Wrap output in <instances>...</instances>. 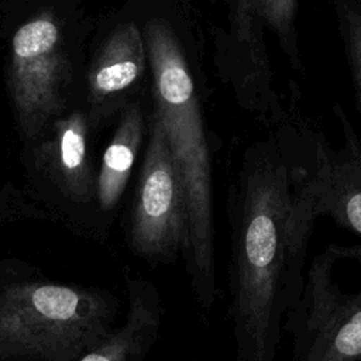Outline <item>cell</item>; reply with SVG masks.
Masks as SVG:
<instances>
[{"label":"cell","mask_w":361,"mask_h":361,"mask_svg":"<svg viewBox=\"0 0 361 361\" xmlns=\"http://www.w3.org/2000/svg\"><path fill=\"white\" fill-rule=\"evenodd\" d=\"M234 361H275L319 213L317 131L293 120L251 144L228 188Z\"/></svg>","instance_id":"cell-1"},{"label":"cell","mask_w":361,"mask_h":361,"mask_svg":"<svg viewBox=\"0 0 361 361\" xmlns=\"http://www.w3.org/2000/svg\"><path fill=\"white\" fill-rule=\"evenodd\" d=\"M118 307L107 289L0 258V361H72L113 331Z\"/></svg>","instance_id":"cell-2"},{"label":"cell","mask_w":361,"mask_h":361,"mask_svg":"<svg viewBox=\"0 0 361 361\" xmlns=\"http://www.w3.org/2000/svg\"><path fill=\"white\" fill-rule=\"evenodd\" d=\"M147 47L154 75V117L164 128L186 197L188 244L182 257L192 290L207 296L217 290L213 171L199 97L178 41L165 24H148Z\"/></svg>","instance_id":"cell-3"},{"label":"cell","mask_w":361,"mask_h":361,"mask_svg":"<svg viewBox=\"0 0 361 361\" xmlns=\"http://www.w3.org/2000/svg\"><path fill=\"white\" fill-rule=\"evenodd\" d=\"M285 334L293 361H361L360 244H330L310 261Z\"/></svg>","instance_id":"cell-4"},{"label":"cell","mask_w":361,"mask_h":361,"mask_svg":"<svg viewBox=\"0 0 361 361\" xmlns=\"http://www.w3.org/2000/svg\"><path fill=\"white\" fill-rule=\"evenodd\" d=\"M87 130L80 111L55 120L51 135L37 140L39 142L25 161V189L56 221L97 238L107 231L96 207V172L89 157Z\"/></svg>","instance_id":"cell-5"},{"label":"cell","mask_w":361,"mask_h":361,"mask_svg":"<svg viewBox=\"0 0 361 361\" xmlns=\"http://www.w3.org/2000/svg\"><path fill=\"white\" fill-rule=\"evenodd\" d=\"M126 238L130 250L149 264L175 261L188 244L185 190L157 117L152 118Z\"/></svg>","instance_id":"cell-6"},{"label":"cell","mask_w":361,"mask_h":361,"mask_svg":"<svg viewBox=\"0 0 361 361\" xmlns=\"http://www.w3.org/2000/svg\"><path fill=\"white\" fill-rule=\"evenodd\" d=\"M63 71L62 35L49 13L38 14L14 32L10 86L18 127L28 142L41 137L62 110Z\"/></svg>","instance_id":"cell-7"},{"label":"cell","mask_w":361,"mask_h":361,"mask_svg":"<svg viewBox=\"0 0 361 361\" xmlns=\"http://www.w3.org/2000/svg\"><path fill=\"white\" fill-rule=\"evenodd\" d=\"M341 144L334 147L317 131L319 213L361 235V137L341 104L333 106Z\"/></svg>","instance_id":"cell-8"},{"label":"cell","mask_w":361,"mask_h":361,"mask_svg":"<svg viewBox=\"0 0 361 361\" xmlns=\"http://www.w3.org/2000/svg\"><path fill=\"white\" fill-rule=\"evenodd\" d=\"M264 30L255 0H230V37L237 49V82L243 103L272 127L286 120L288 113L275 87Z\"/></svg>","instance_id":"cell-9"},{"label":"cell","mask_w":361,"mask_h":361,"mask_svg":"<svg viewBox=\"0 0 361 361\" xmlns=\"http://www.w3.org/2000/svg\"><path fill=\"white\" fill-rule=\"evenodd\" d=\"M128 307L121 326L72 361H145L162 320L161 296L145 278L126 275Z\"/></svg>","instance_id":"cell-10"},{"label":"cell","mask_w":361,"mask_h":361,"mask_svg":"<svg viewBox=\"0 0 361 361\" xmlns=\"http://www.w3.org/2000/svg\"><path fill=\"white\" fill-rule=\"evenodd\" d=\"M142 134V113L137 106H131L124 111L103 152L96 172V207L106 231H109L113 214L127 188Z\"/></svg>","instance_id":"cell-11"},{"label":"cell","mask_w":361,"mask_h":361,"mask_svg":"<svg viewBox=\"0 0 361 361\" xmlns=\"http://www.w3.org/2000/svg\"><path fill=\"white\" fill-rule=\"evenodd\" d=\"M145 51L134 23L120 25L102 48L89 72L90 93L94 102L131 86L144 71Z\"/></svg>","instance_id":"cell-12"},{"label":"cell","mask_w":361,"mask_h":361,"mask_svg":"<svg viewBox=\"0 0 361 361\" xmlns=\"http://www.w3.org/2000/svg\"><path fill=\"white\" fill-rule=\"evenodd\" d=\"M299 0H255L262 27L272 32L281 51L296 71L302 69L296 16Z\"/></svg>","instance_id":"cell-13"},{"label":"cell","mask_w":361,"mask_h":361,"mask_svg":"<svg viewBox=\"0 0 361 361\" xmlns=\"http://www.w3.org/2000/svg\"><path fill=\"white\" fill-rule=\"evenodd\" d=\"M361 114V0H330Z\"/></svg>","instance_id":"cell-14"},{"label":"cell","mask_w":361,"mask_h":361,"mask_svg":"<svg viewBox=\"0 0 361 361\" xmlns=\"http://www.w3.org/2000/svg\"><path fill=\"white\" fill-rule=\"evenodd\" d=\"M17 221H56L25 188L11 182L0 183V223Z\"/></svg>","instance_id":"cell-15"}]
</instances>
